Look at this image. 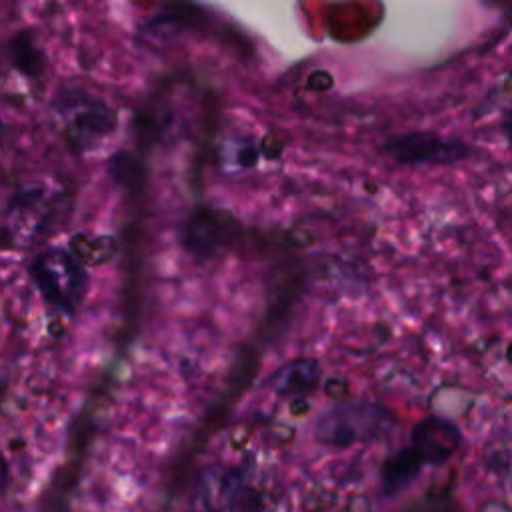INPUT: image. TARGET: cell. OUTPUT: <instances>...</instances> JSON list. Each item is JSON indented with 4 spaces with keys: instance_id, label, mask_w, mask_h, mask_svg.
Segmentation results:
<instances>
[{
    "instance_id": "obj_1",
    "label": "cell",
    "mask_w": 512,
    "mask_h": 512,
    "mask_svg": "<svg viewBox=\"0 0 512 512\" xmlns=\"http://www.w3.org/2000/svg\"><path fill=\"white\" fill-rule=\"evenodd\" d=\"M394 426V416L370 400L338 402L314 422V438L320 444L346 448L384 436Z\"/></svg>"
},
{
    "instance_id": "obj_2",
    "label": "cell",
    "mask_w": 512,
    "mask_h": 512,
    "mask_svg": "<svg viewBox=\"0 0 512 512\" xmlns=\"http://www.w3.org/2000/svg\"><path fill=\"white\" fill-rule=\"evenodd\" d=\"M30 274L48 304L66 314L76 312L86 294L88 276L72 254L60 248L44 250L30 264Z\"/></svg>"
},
{
    "instance_id": "obj_3",
    "label": "cell",
    "mask_w": 512,
    "mask_h": 512,
    "mask_svg": "<svg viewBox=\"0 0 512 512\" xmlns=\"http://www.w3.org/2000/svg\"><path fill=\"white\" fill-rule=\"evenodd\" d=\"M54 110L64 136L74 148L94 146L114 126L110 108L102 100L78 88L60 92L54 102Z\"/></svg>"
},
{
    "instance_id": "obj_4",
    "label": "cell",
    "mask_w": 512,
    "mask_h": 512,
    "mask_svg": "<svg viewBox=\"0 0 512 512\" xmlns=\"http://www.w3.org/2000/svg\"><path fill=\"white\" fill-rule=\"evenodd\" d=\"M382 150L402 166H446L464 162L474 154L470 142L430 130L394 134L382 142Z\"/></svg>"
},
{
    "instance_id": "obj_5",
    "label": "cell",
    "mask_w": 512,
    "mask_h": 512,
    "mask_svg": "<svg viewBox=\"0 0 512 512\" xmlns=\"http://www.w3.org/2000/svg\"><path fill=\"white\" fill-rule=\"evenodd\" d=\"M460 444V430L444 418L428 416L420 420L412 430L410 448L422 462H444Z\"/></svg>"
},
{
    "instance_id": "obj_6",
    "label": "cell",
    "mask_w": 512,
    "mask_h": 512,
    "mask_svg": "<svg viewBox=\"0 0 512 512\" xmlns=\"http://www.w3.org/2000/svg\"><path fill=\"white\" fill-rule=\"evenodd\" d=\"M232 238V220L226 214L212 210H198L184 226V244L200 254L210 256L218 252Z\"/></svg>"
},
{
    "instance_id": "obj_7",
    "label": "cell",
    "mask_w": 512,
    "mask_h": 512,
    "mask_svg": "<svg viewBox=\"0 0 512 512\" xmlns=\"http://www.w3.org/2000/svg\"><path fill=\"white\" fill-rule=\"evenodd\" d=\"M322 368L316 358H294L276 368L270 386L280 396H304L318 388Z\"/></svg>"
},
{
    "instance_id": "obj_8",
    "label": "cell",
    "mask_w": 512,
    "mask_h": 512,
    "mask_svg": "<svg viewBox=\"0 0 512 512\" xmlns=\"http://www.w3.org/2000/svg\"><path fill=\"white\" fill-rule=\"evenodd\" d=\"M8 56L16 70L26 76H36L42 70V52L30 32H18L8 42Z\"/></svg>"
},
{
    "instance_id": "obj_9",
    "label": "cell",
    "mask_w": 512,
    "mask_h": 512,
    "mask_svg": "<svg viewBox=\"0 0 512 512\" xmlns=\"http://www.w3.org/2000/svg\"><path fill=\"white\" fill-rule=\"evenodd\" d=\"M424 462L420 460V456L408 446V448H402L400 452H396L392 458H388V462L384 464V480H386V486L390 488H396V486H402L404 482L412 480L414 474L420 470Z\"/></svg>"
},
{
    "instance_id": "obj_10",
    "label": "cell",
    "mask_w": 512,
    "mask_h": 512,
    "mask_svg": "<svg viewBox=\"0 0 512 512\" xmlns=\"http://www.w3.org/2000/svg\"><path fill=\"white\" fill-rule=\"evenodd\" d=\"M500 128H502V134H504L506 142H508L510 148H512V106L504 112L502 122H500Z\"/></svg>"
},
{
    "instance_id": "obj_11",
    "label": "cell",
    "mask_w": 512,
    "mask_h": 512,
    "mask_svg": "<svg viewBox=\"0 0 512 512\" xmlns=\"http://www.w3.org/2000/svg\"><path fill=\"white\" fill-rule=\"evenodd\" d=\"M6 478H8V468H6L4 456H2V452H0V488L6 484Z\"/></svg>"
},
{
    "instance_id": "obj_12",
    "label": "cell",
    "mask_w": 512,
    "mask_h": 512,
    "mask_svg": "<svg viewBox=\"0 0 512 512\" xmlns=\"http://www.w3.org/2000/svg\"><path fill=\"white\" fill-rule=\"evenodd\" d=\"M2 132H4V130H2V124H0V140H2Z\"/></svg>"
}]
</instances>
